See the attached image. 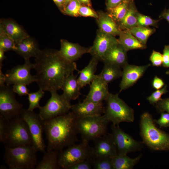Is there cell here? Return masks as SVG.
<instances>
[{"label":"cell","instance_id":"1","mask_svg":"<svg viewBox=\"0 0 169 169\" xmlns=\"http://www.w3.org/2000/svg\"><path fill=\"white\" fill-rule=\"evenodd\" d=\"M35 60V82L44 91L61 90L65 79L78 70L75 62L66 60L54 49L41 50Z\"/></svg>","mask_w":169,"mask_h":169},{"label":"cell","instance_id":"2","mask_svg":"<svg viewBox=\"0 0 169 169\" xmlns=\"http://www.w3.org/2000/svg\"><path fill=\"white\" fill-rule=\"evenodd\" d=\"M44 131L48 141L47 150L60 151L75 144L79 133L77 118L71 111L44 121Z\"/></svg>","mask_w":169,"mask_h":169},{"label":"cell","instance_id":"3","mask_svg":"<svg viewBox=\"0 0 169 169\" xmlns=\"http://www.w3.org/2000/svg\"><path fill=\"white\" fill-rule=\"evenodd\" d=\"M140 126L143 143L155 151L169 150V135L156 127L148 112L141 115Z\"/></svg>","mask_w":169,"mask_h":169},{"label":"cell","instance_id":"4","mask_svg":"<svg viewBox=\"0 0 169 169\" xmlns=\"http://www.w3.org/2000/svg\"><path fill=\"white\" fill-rule=\"evenodd\" d=\"M4 146V158L9 169H35L38 163V151L33 145L15 147Z\"/></svg>","mask_w":169,"mask_h":169},{"label":"cell","instance_id":"5","mask_svg":"<svg viewBox=\"0 0 169 169\" xmlns=\"http://www.w3.org/2000/svg\"><path fill=\"white\" fill-rule=\"evenodd\" d=\"M105 101L104 115L112 124L117 125L122 122L134 121V110L119 97L118 94L110 93Z\"/></svg>","mask_w":169,"mask_h":169},{"label":"cell","instance_id":"6","mask_svg":"<svg viewBox=\"0 0 169 169\" xmlns=\"http://www.w3.org/2000/svg\"><path fill=\"white\" fill-rule=\"evenodd\" d=\"M4 144L9 147L33 145V139L28 125L20 116L9 120Z\"/></svg>","mask_w":169,"mask_h":169},{"label":"cell","instance_id":"7","mask_svg":"<svg viewBox=\"0 0 169 169\" xmlns=\"http://www.w3.org/2000/svg\"><path fill=\"white\" fill-rule=\"evenodd\" d=\"M109 122L104 115L77 118L82 141L88 143L106 133Z\"/></svg>","mask_w":169,"mask_h":169},{"label":"cell","instance_id":"8","mask_svg":"<svg viewBox=\"0 0 169 169\" xmlns=\"http://www.w3.org/2000/svg\"><path fill=\"white\" fill-rule=\"evenodd\" d=\"M93 147L88 143L82 141L74 144L59 152L58 164L60 168L68 169L73 165L81 161L91 159L93 156Z\"/></svg>","mask_w":169,"mask_h":169},{"label":"cell","instance_id":"9","mask_svg":"<svg viewBox=\"0 0 169 169\" xmlns=\"http://www.w3.org/2000/svg\"><path fill=\"white\" fill-rule=\"evenodd\" d=\"M57 91H51V97L46 104L38 108V114L44 121L66 114L71 110L70 102Z\"/></svg>","mask_w":169,"mask_h":169},{"label":"cell","instance_id":"10","mask_svg":"<svg viewBox=\"0 0 169 169\" xmlns=\"http://www.w3.org/2000/svg\"><path fill=\"white\" fill-rule=\"evenodd\" d=\"M15 94L10 85L0 86V115L9 120L20 116L23 110Z\"/></svg>","mask_w":169,"mask_h":169},{"label":"cell","instance_id":"11","mask_svg":"<svg viewBox=\"0 0 169 169\" xmlns=\"http://www.w3.org/2000/svg\"><path fill=\"white\" fill-rule=\"evenodd\" d=\"M20 116L27 123L32 136L33 145L37 151L44 152L46 146L43 138L44 121L39 114L23 109Z\"/></svg>","mask_w":169,"mask_h":169},{"label":"cell","instance_id":"12","mask_svg":"<svg viewBox=\"0 0 169 169\" xmlns=\"http://www.w3.org/2000/svg\"><path fill=\"white\" fill-rule=\"evenodd\" d=\"M119 125L112 124L111 126V134L116 146L117 155H127L130 152L141 150L143 146V142L135 140Z\"/></svg>","mask_w":169,"mask_h":169},{"label":"cell","instance_id":"13","mask_svg":"<svg viewBox=\"0 0 169 169\" xmlns=\"http://www.w3.org/2000/svg\"><path fill=\"white\" fill-rule=\"evenodd\" d=\"M25 60L23 64L18 65L7 71L5 74L6 84L22 83L28 85L36 81L35 76L30 73L31 70L34 69V64L31 63L29 59Z\"/></svg>","mask_w":169,"mask_h":169},{"label":"cell","instance_id":"14","mask_svg":"<svg viewBox=\"0 0 169 169\" xmlns=\"http://www.w3.org/2000/svg\"><path fill=\"white\" fill-rule=\"evenodd\" d=\"M93 141L92 158H113L117 155L116 146L112 134L107 132Z\"/></svg>","mask_w":169,"mask_h":169},{"label":"cell","instance_id":"15","mask_svg":"<svg viewBox=\"0 0 169 169\" xmlns=\"http://www.w3.org/2000/svg\"><path fill=\"white\" fill-rule=\"evenodd\" d=\"M118 43L115 36L97 30L93 45L90 47V54L92 57L102 61L109 50Z\"/></svg>","mask_w":169,"mask_h":169},{"label":"cell","instance_id":"16","mask_svg":"<svg viewBox=\"0 0 169 169\" xmlns=\"http://www.w3.org/2000/svg\"><path fill=\"white\" fill-rule=\"evenodd\" d=\"M150 65V64L143 66L128 64L122 68L121 80L120 85V92L133 86L142 76Z\"/></svg>","mask_w":169,"mask_h":169},{"label":"cell","instance_id":"17","mask_svg":"<svg viewBox=\"0 0 169 169\" xmlns=\"http://www.w3.org/2000/svg\"><path fill=\"white\" fill-rule=\"evenodd\" d=\"M71 111L77 118L101 115L104 113L103 102L84 101L71 105Z\"/></svg>","mask_w":169,"mask_h":169},{"label":"cell","instance_id":"18","mask_svg":"<svg viewBox=\"0 0 169 169\" xmlns=\"http://www.w3.org/2000/svg\"><path fill=\"white\" fill-rule=\"evenodd\" d=\"M108 84L97 74L90 85L89 91L83 101L98 103L106 101L110 94Z\"/></svg>","mask_w":169,"mask_h":169},{"label":"cell","instance_id":"19","mask_svg":"<svg viewBox=\"0 0 169 169\" xmlns=\"http://www.w3.org/2000/svg\"><path fill=\"white\" fill-rule=\"evenodd\" d=\"M90 47H83L77 43L70 42L67 40H60V48L59 50L60 54L66 60L74 62L84 54L89 53Z\"/></svg>","mask_w":169,"mask_h":169},{"label":"cell","instance_id":"20","mask_svg":"<svg viewBox=\"0 0 169 169\" xmlns=\"http://www.w3.org/2000/svg\"><path fill=\"white\" fill-rule=\"evenodd\" d=\"M0 25L16 44L29 36L21 25L11 18L1 19Z\"/></svg>","mask_w":169,"mask_h":169},{"label":"cell","instance_id":"21","mask_svg":"<svg viewBox=\"0 0 169 169\" xmlns=\"http://www.w3.org/2000/svg\"><path fill=\"white\" fill-rule=\"evenodd\" d=\"M41 51L38 42L29 36L16 44V49L14 51L26 60L32 57L36 58Z\"/></svg>","mask_w":169,"mask_h":169},{"label":"cell","instance_id":"22","mask_svg":"<svg viewBox=\"0 0 169 169\" xmlns=\"http://www.w3.org/2000/svg\"><path fill=\"white\" fill-rule=\"evenodd\" d=\"M127 51L118 43L113 46L108 52L102 61L123 68L128 64Z\"/></svg>","mask_w":169,"mask_h":169},{"label":"cell","instance_id":"23","mask_svg":"<svg viewBox=\"0 0 169 169\" xmlns=\"http://www.w3.org/2000/svg\"><path fill=\"white\" fill-rule=\"evenodd\" d=\"M97 23L100 30L114 36H119L121 31L118 24L107 13L102 11L97 12Z\"/></svg>","mask_w":169,"mask_h":169},{"label":"cell","instance_id":"24","mask_svg":"<svg viewBox=\"0 0 169 169\" xmlns=\"http://www.w3.org/2000/svg\"><path fill=\"white\" fill-rule=\"evenodd\" d=\"M77 75L74 74L68 76L65 79L62 88L63 92L62 94L68 101L75 100L80 95L81 89L79 84Z\"/></svg>","mask_w":169,"mask_h":169},{"label":"cell","instance_id":"25","mask_svg":"<svg viewBox=\"0 0 169 169\" xmlns=\"http://www.w3.org/2000/svg\"><path fill=\"white\" fill-rule=\"evenodd\" d=\"M99 61L96 58L92 57L89 63L84 68L80 70H78L79 76L77 80L81 89L88 84L90 85L97 77V75H95V73Z\"/></svg>","mask_w":169,"mask_h":169},{"label":"cell","instance_id":"26","mask_svg":"<svg viewBox=\"0 0 169 169\" xmlns=\"http://www.w3.org/2000/svg\"><path fill=\"white\" fill-rule=\"evenodd\" d=\"M119 36L117 39L118 43L127 51L135 49H144L146 48V45L140 42L129 29L121 30Z\"/></svg>","mask_w":169,"mask_h":169},{"label":"cell","instance_id":"27","mask_svg":"<svg viewBox=\"0 0 169 169\" xmlns=\"http://www.w3.org/2000/svg\"><path fill=\"white\" fill-rule=\"evenodd\" d=\"M138 13L134 2H131L126 14L118 23L120 29L121 30L129 29L137 26Z\"/></svg>","mask_w":169,"mask_h":169},{"label":"cell","instance_id":"28","mask_svg":"<svg viewBox=\"0 0 169 169\" xmlns=\"http://www.w3.org/2000/svg\"><path fill=\"white\" fill-rule=\"evenodd\" d=\"M59 151L47 150L44 152L42 160L38 163L36 169H60L58 164Z\"/></svg>","mask_w":169,"mask_h":169},{"label":"cell","instance_id":"29","mask_svg":"<svg viewBox=\"0 0 169 169\" xmlns=\"http://www.w3.org/2000/svg\"><path fill=\"white\" fill-rule=\"evenodd\" d=\"M101 73L99 74L107 84L121 76L122 70L119 66L110 64H104Z\"/></svg>","mask_w":169,"mask_h":169},{"label":"cell","instance_id":"30","mask_svg":"<svg viewBox=\"0 0 169 169\" xmlns=\"http://www.w3.org/2000/svg\"><path fill=\"white\" fill-rule=\"evenodd\" d=\"M141 156L140 155L132 158L127 155H117L112 159L114 169H132L139 161Z\"/></svg>","mask_w":169,"mask_h":169},{"label":"cell","instance_id":"31","mask_svg":"<svg viewBox=\"0 0 169 169\" xmlns=\"http://www.w3.org/2000/svg\"><path fill=\"white\" fill-rule=\"evenodd\" d=\"M130 3L129 0H124L115 7L107 10V13L118 24L126 14Z\"/></svg>","mask_w":169,"mask_h":169},{"label":"cell","instance_id":"32","mask_svg":"<svg viewBox=\"0 0 169 169\" xmlns=\"http://www.w3.org/2000/svg\"><path fill=\"white\" fill-rule=\"evenodd\" d=\"M129 30L140 42L146 45L149 38L156 31L155 28L139 25L134 27Z\"/></svg>","mask_w":169,"mask_h":169},{"label":"cell","instance_id":"33","mask_svg":"<svg viewBox=\"0 0 169 169\" xmlns=\"http://www.w3.org/2000/svg\"><path fill=\"white\" fill-rule=\"evenodd\" d=\"M16 44L7 34L3 27L0 25V49L5 52L9 51H14Z\"/></svg>","mask_w":169,"mask_h":169},{"label":"cell","instance_id":"34","mask_svg":"<svg viewBox=\"0 0 169 169\" xmlns=\"http://www.w3.org/2000/svg\"><path fill=\"white\" fill-rule=\"evenodd\" d=\"M44 91L39 88V90L35 92L29 93L28 94V99L29 102V105L28 110L31 111L36 108H39L40 106L39 101L44 95Z\"/></svg>","mask_w":169,"mask_h":169},{"label":"cell","instance_id":"35","mask_svg":"<svg viewBox=\"0 0 169 169\" xmlns=\"http://www.w3.org/2000/svg\"><path fill=\"white\" fill-rule=\"evenodd\" d=\"M113 158L90 159L92 168L94 169H114Z\"/></svg>","mask_w":169,"mask_h":169},{"label":"cell","instance_id":"36","mask_svg":"<svg viewBox=\"0 0 169 169\" xmlns=\"http://www.w3.org/2000/svg\"><path fill=\"white\" fill-rule=\"evenodd\" d=\"M81 5L78 0H72L65 7L62 13L71 16L78 17L79 16V11Z\"/></svg>","mask_w":169,"mask_h":169},{"label":"cell","instance_id":"37","mask_svg":"<svg viewBox=\"0 0 169 169\" xmlns=\"http://www.w3.org/2000/svg\"><path fill=\"white\" fill-rule=\"evenodd\" d=\"M159 20L154 19L150 17L146 16L139 12L137 16L138 25L145 27L153 26L157 27L158 22Z\"/></svg>","mask_w":169,"mask_h":169},{"label":"cell","instance_id":"38","mask_svg":"<svg viewBox=\"0 0 169 169\" xmlns=\"http://www.w3.org/2000/svg\"><path fill=\"white\" fill-rule=\"evenodd\" d=\"M166 91V87L165 86L162 88L156 90L147 98V100L151 104L155 105L156 103L161 99L162 95Z\"/></svg>","mask_w":169,"mask_h":169},{"label":"cell","instance_id":"39","mask_svg":"<svg viewBox=\"0 0 169 169\" xmlns=\"http://www.w3.org/2000/svg\"><path fill=\"white\" fill-rule=\"evenodd\" d=\"M79 16L86 17H91L97 18L98 14L91 7L81 5L79 11Z\"/></svg>","mask_w":169,"mask_h":169},{"label":"cell","instance_id":"40","mask_svg":"<svg viewBox=\"0 0 169 169\" xmlns=\"http://www.w3.org/2000/svg\"><path fill=\"white\" fill-rule=\"evenodd\" d=\"M9 120L0 115V141L1 143H4Z\"/></svg>","mask_w":169,"mask_h":169},{"label":"cell","instance_id":"41","mask_svg":"<svg viewBox=\"0 0 169 169\" xmlns=\"http://www.w3.org/2000/svg\"><path fill=\"white\" fill-rule=\"evenodd\" d=\"M12 87L14 92L20 96L28 95L29 93V90L27 88V85L23 84H14Z\"/></svg>","mask_w":169,"mask_h":169},{"label":"cell","instance_id":"42","mask_svg":"<svg viewBox=\"0 0 169 169\" xmlns=\"http://www.w3.org/2000/svg\"><path fill=\"white\" fill-rule=\"evenodd\" d=\"M150 60L153 66H160L162 64L163 55L153 50L150 56Z\"/></svg>","mask_w":169,"mask_h":169},{"label":"cell","instance_id":"43","mask_svg":"<svg viewBox=\"0 0 169 169\" xmlns=\"http://www.w3.org/2000/svg\"><path fill=\"white\" fill-rule=\"evenodd\" d=\"M92 166L90 159L84 160L75 163L68 169H91Z\"/></svg>","mask_w":169,"mask_h":169},{"label":"cell","instance_id":"44","mask_svg":"<svg viewBox=\"0 0 169 169\" xmlns=\"http://www.w3.org/2000/svg\"><path fill=\"white\" fill-rule=\"evenodd\" d=\"M155 105L158 111L161 112L165 111L169 113V98L161 99Z\"/></svg>","mask_w":169,"mask_h":169},{"label":"cell","instance_id":"45","mask_svg":"<svg viewBox=\"0 0 169 169\" xmlns=\"http://www.w3.org/2000/svg\"><path fill=\"white\" fill-rule=\"evenodd\" d=\"M155 123L161 127H166L169 124V113H162L160 118L157 120H154Z\"/></svg>","mask_w":169,"mask_h":169},{"label":"cell","instance_id":"46","mask_svg":"<svg viewBox=\"0 0 169 169\" xmlns=\"http://www.w3.org/2000/svg\"><path fill=\"white\" fill-rule=\"evenodd\" d=\"M162 65L165 67H169V45H165L163 54Z\"/></svg>","mask_w":169,"mask_h":169},{"label":"cell","instance_id":"47","mask_svg":"<svg viewBox=\"0 0 169 169\" xmlns=\"http://www.w3.org/2000/svg\"><path fill=\"white\" fill-rule=\"evenodd\" d=\"M152 84L154 89L158 90L162 88L164 83L161 79L157 76H155L153 80Z\"/></svg>","mask_w":169,"mask_h":169},{"label":"cell","instance_id":"48","mask_svg":"<svg viewBox=\"0 0 169 169\" xmlns=\"http://www.w3.org/2000/svg\"><path fill=\"white\" fill-rule=\"evenodd\" d=\"M124 0H106V5L107 10L117 6Z\"/></svg>","mask_w":169,"mask_h":169},{"label":"cell","instance_id":"49","mask_svg":"<svg viewBox=\"0 0 169 169\" xmlns=\"http://www.w3.org/2000/svg\"><path fill=\"white\" fill-rule=\"evenodd\" d=\"M60 11L62 13L65 8V0H53Z\"/></svg>","mask_w":169,"mask_h":169},{"label":"cell","instance_id":"50","mask_svg":"<svg viewBox=\"0 0 169 169\" xmlns=\"http://www.w3.org/2000/svg\"><path fill=\"white\" fill-rule=\"evenodd\" d=\"M6 82L5 74L3 72L1 69H0V86L5 85Z\"/></svg>","mask_w":169,"mask_h":169},{"label":"cell","instance_id":"51","mask_svg":"<svg viewBox=\"0 0 169 169\" xmlns=\"http://www.w3.org/2000/svg\"><path fill=\"white\" fill-rule=\"evenodd\" d=\"M5 52L3 49H0V69H2L3 62L6 58L4 54Z\"/></svg>","mask_w":169,"mask_h":169},{"label":"cell","instance_id":"52","mask_svg":"<svg viewBox=\"0 0 169 169\" xmlns=\"http://www.w3.org/2000/svg\"><path fill=\"white\" fill-rule=\"evenodd\" d=\"M81 5L91 7L90 0H78Z\"/></svg>","mask_w":169,"mask_h":169},{"label":"cell","instance_id":"53","mask_svg":"<svg viewBox=\"0 0 169 169\" xmlns=\"http://www.w3.org/2000/svg\"><path fill=\"white\" fill-rule=\"evenodd\" d=\"M162 17H163L169 23V10L163 13Z\"/></svg>","mask_w":169,"mask_h":169},{"label":"cell","instance_id":"54","mask_svg":"<svg viewBox=\"0 0 169 169\" xmlns=\"http://www.w3.org/2000/svg\"><path fill=\"white\" fill-rule=\"evenodd\" d=\"M72 0H65V3H64L65 8L67 6V5Z\"/></svg>","mask_w":169,"mask_h":169},{"label":"cell","instance_id":"55","mask_svg":"<svg viewBox=\"0 0 169 169\" xmlns=\"http://www.w3.org/2000/svg\"><path fill=\"white\" fill-rule=\"evenodd\" d=\"M166 74H169V70L166 71Z\"/></svg>","mask_w":169,"mask_h":169},{"label":"cell","instance_id":"56","mask_svg":"<svg viewBox=\"0 0 169 169\" xmlns=\"http://www.w3.org/2000/svg\"><path fill=\"white\" fill-rule=\"evenodd\" d=\"M131 2H133L134 0H129Z\"/></svg>","mask_w":169,"mask_h":169},{"label":"cell","instance_id":"57","mask_svg":"<svg viewBox=\"0 0 169 169\" xmlns=\"http://www.w3.org/2000/svg\"><path fill=\"white\" fill-rule=\"evenodd\" d=\"M168 126H169V125H168Z\"/></svg>","mask_w":169,"mask_h":169}]
</instances>
